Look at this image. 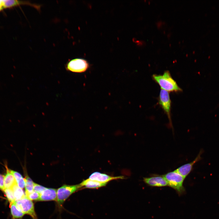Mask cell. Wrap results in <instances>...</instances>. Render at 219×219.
<instances>
[{
	"instance_id": "e0dca14e",
	"label": "cell",
	"mask_w": 219,
	"mask_h": 219,
	"mask_svg": "<svg viewBox=\"0 0 219 219\" xmlns=\"http://www.w3.org/2000/svg\"><path fill=\"white\" fill-rule=\"evenodd\" d=\"M3 191L10 204L15 202V199L12 189L11 188L5 189Z\"/></svg>"
},
{
	"instance_id": "9c48e42d",
	"label": "cell",
	"mask_w": 219,
	"mask_h": 219,
	"mask_svg": "<svg viewBox=\"0 0 219 219\" xmlns=\"http://www.w3.org/2000/svg\"><path fill=\"white\" fill-rule=\"evenodd\" d=\"M144 182L148 185L154 187H163L168 186V183L163 175H154L143 178Z\"/></svg>"
},
{
	"instance_id": "44dd1931",
	"label": "cell",
	"mask_w": 219,
	"mask_h": 219,
	"mask_svg": "<svg viewBox=\"0 0 219 219\" xmlns=\"http://www.w3.org/2000/svg\"><path fill=\"white\" fill-rule=\"evenodd\" d=\"M18 186L21 189H23L25 186V179L23 177L16 182Z\"/></svg>"
},
{
	"instance_id": "3957f363",
	"label": "cell",
	"mask_w": 219,
	"mask_h": 219,
	"mask_svg": "<svg viewBox=\"0 0 219 219\" xmlns=\"http://www.w3.org/2000/svg\"><path fill=\"white\" fill-rule=\"evenodd\" d=\"M81 188L79 184L75 185H64L57 190V201L61 206L65 201L73 193Z\"/></svg>"
},
{
	"instance_id": "ac0fdd59",
	"label": "cell",
	"mask_w": 219,
	"mask_h": 219,
	"mask_svg": "<svg viewBox=\"0 0 219 219\" xmlns=\"http://www.w3.org/2000/svg\"><path fill=\"white\" fill-rule=\"evenodd\" d=\"M26 196L31 200H39L40 197V194L33 191L30 193L26 194Z\"/></svg>"
},
{
	"instance_id": "52a82bcc",
	"label": "cell",
	"mask_w": 219,
	"mask_h": 219,
	"mask_svg": "<svg viewBox=\"0 0 219 219\" xmlns=\"http://www.w3.org/2000/svg\"><path fill=\"white\" fill-rule=\"evenodd\" d=\"M2 5L3 9H9L20 5H28L40 11L41 5L39 4L33 3L28 1L17 0H2Z\"/></svg>"
},
{
	"instance_id": "7402d4cb",
	"label": "cell",
	"mask_w": 219,
	"mask_h": 219,
	"mask_svg": "<svg viewBox=\"0 0 219 219\" xmlns=\"http://www.w3.org/2000/svg\"><path fill=\"white\" fill-rule=\"evenodd\" d=\"M4 176L0 174V189L3 190L5 189L4 184Z\"/></svg>"
},
{
	"instance_id": "7a4b0ae2",
	"label": "cell",
	"mask_w": 219,
	"mask_h": 219,
	"mask_svg": "<svg viewBox=\"0 0 219 219\" xmlns=\"http://www.w3.org/2000/svg\"><path fill=\"white\" fill-rule=\"evenodd\" d=\"M163 176L166 180L168 186L175 190L179 195L185 193L183 183L185 178L175 170L168 172Z\"/></svg>"
},
{
	"instance_id": "603a6c76",
	"label": "cell",
	"mask_w": 219,
	"mask_h": 219,
	"mask_svg": "<svg viewBox=\"0 0 219 219\" xmlns=\"http://www.w3.org/2000/svg\"><path fill=\"white\" fill-rule=\"evenodd\" d=\"M3 9L2 5V0H0V12Z\"/></svg>"
},
{
	"instance_id": "4fadbf2b",
	"label": "cell",
	"mask_w": 219,
	"mask_h": 219,
	"mask_svg": "<svg viewBox=\"0 0 219 219\" xmlns=\"http://www.w3.org/2000/svg\"><path fill=\"white\" fill-rule=\"evenodd\" d=\"M16 182L13 174L10 170L7 169V173L4 177V184L5 189L11 188L15 184Z\"/></svg>"
},
{
	"instance_id": "8fae6325",
	"label": "cell",
	"mask_w": 219,
	"mask_h": 219,
	"mask_svg": "<svg viewBox=\"0 0 219 219\" xmlns=\"http://www.w3.org/2000/svg\"><path fill=\"white\" fill-rule=\"evenodd\" d=\"M57 190L53 188H46L40 194L39 201L57 200Z\"/></svg>"
},
{
	"instance_id": "8992f818",
	"label": "cell",
	"mask_w": 219,
	"mask_h": 219,
	"mask_svg": "<svg viewBox=\"0 0 219 219\" xmlns=\"http://www.w3.org/2000/svg\"><path fill=\"white\" fill-rule=\"evenodd\" d=\"M158 103L167 115L170 125L172 127L171 116V102L168 92L161 89L158 97Z\"/></svg>"
},
{
	"instance_id": "ffe728a7",
	"label": "cell",
	"mask_w": 219,
	"mask_h": 219,
	"mask_svg": "<svg viewBox=\"0 0 219 219\" xmlns=\"http://www.w3.org/2000/svg\"><path fill=\"white\" fill-rule=\"evenodd\" d=\"M10 172L14 176L16 183L23 178L22 176L19 173L13 170H10Z\"/></svg>"
},
{
	"instance_id": "7c38bea8",
	"label": "cell",
	"mask_w": 219,
	"mask_h": 219,
	"mask_svg": "<svg viewBox=\"0 0 219 219\" xmlns=\"http://www.w3.org/2000/svg\"><path fill=\"white\" fill-rule=\"evenodd\" d=\"M107 184L88 179L82 181L79 185L81 187H84L89 189H98L106 186Z\"/></svg>"
},
{
	"instance_id": "6da1fadb",
	"label": "cell",
	"mask_w": 219,
	"mask_h": 219,
	"mask_svg": "<svg viewBox=\"0 0 219 219\" xmlns=\"http://www.w3.org/2000/svg\"><path fill=\"white\" fill-rule=\"evenodd\" d=\"M152 77L162 89L168 92H179L182 91L172 78L169 71H165L162 75L153 74Z\"/></svg>"
},
{
	"instance_id": "5bb4252c",
	"label": "cell",
	"mask_w": 219,
	"mask_h": 219,
	"mask_svg": "<svg viewBox=\"0 0 219 219\" xmlns=\"http://www.w3.org/2000/svg\"><path fill=\"white\" fill-rule=\"evenodd\" d=\"M13 190L15 201L21 200L26 197L22 189L19 187L17 184H15L11 188Z\"/></svg>"
},
{
	"instance_id": "9a60e30c",
	"label": "cell",
	"mask_w": 219,
	"mask_h": 219,
	"mask_svg": "<svg viewBox=\"0 0 219 219\" xmlns=\"http://www.w3.org/2000/svg\"><path fill=\"white\" fill-rule=\"evenodd\" d=\"M10 206L11 214L14 219L21 218L25 214L17 208L15 202L10 204Z\"/></svg>"
},
{
	"instance_id": "2e32d148",
	"label": "cell",
	"mask_w": 219,
	"mask_h": 219,
	"mask_svg": "<svg viewBox=\"0 0 219 219\" xmlns=\"http://www.w3.org/2000/svg\"><path fill=\"white\" fill-rule=\"evenodd\" d=\"M25 179V194L30 193L33 191L34 183L31 179L27 177Z\"/></svg>"
},
{
	"instance_id": "ba28073f",
	"label": "cell",
	"mask_w": 219,
	"mask_h": 219,
	"mask_svg": "<svg viewBox=\"0 0 219 219\" xmlns=\"http://www.w3.org/2000/svg\"><path fill=\"white\" fill-rule=\"evenodd\" d=\"M204 151L203 149H201L197 156L193 161L182 165L175 171L185 178L192 171L194 165L202 159L201 155L204 152Z\"/></svg>"
},
{
	"instance_id": "5b68a950",
	"label": "cell",
	"mask_w": 219,
	"mask_h": 219,
	"mask_svg": "<svg viewBox=\"0 0 219 219\" xmlns=\"http://www.w3.org/2000/svg\"><path fill=\"white\" fill-rule=\"evenodd\" d=\"M89 67V64L85 60L75 58L70 60L66 65V69L75 73H82L86 71Z\"/></svg>"
},
{
	"instance_id": "d6986e66",
	"label": "cell",
	"mask_w": 219,
	"mask_h": 219,
	"mask_svg": "<svg viewBox=\"0 0 219 219\" xmlns=\"http://www.w3.org/2000/svg\"><path fill=\"white\" fill-rule=\"evenodd\" d=\"M46 187L34 183L33 191L39 193H41L45 189Z\"/></svg>"
},
{
	"instance_id": "30bf717a",
	"label": "cell",
	"mask_w": 219,
	"mask_h": 219,
	"mask_svg": "<svg viewBox=\"0 0 219 219\" xmlns=\"http://www.w3.org/2000/svg\"><path fill=\"white\" fill-rule=\"evenodd\" d=\"M89 179L99 182L107 183L111 180L119 179H124V178L123 176H112L106 174L96 172L92 173L89 176Z\"/></svg>"
},
{
	"instance_id": "277c9868",
	"label": "cell",
	"mask_w": 219,
	"mask_h": 219,
	"mask_svg": "<svg viewBox=\"0 0 219 219\" xmlns=\"http://www.w3.org/2000/svg\"><path fill=\"white\" fill-rule=\"evenodd\" d=\"M15 203L17 208L25 214L30 215L33 219H37L34 204L31 200L26 196L21 200L15 201Z\"/></svg>"
}]
</instances>
